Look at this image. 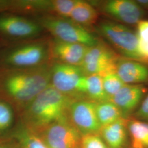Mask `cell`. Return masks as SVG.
<instances>
[{"instance_id": "cell-17", "label": "cell", "mask_w": 148, "mask_h": 148, "mask_svg": "<svg viewBox=\"0 0 148 148\" xmlns=\"http://www.w3.org/2000/svg\"><path fill=\"white\" fill-rule=\"evenodd\" d=\"M84 95L85 98L95 103L110 101L104 88L102 77L97 75H86Z\"/></svg>"}, {"instance_id": "cell-25", "label": "cell", "mask_w": 148, "mask_h": 148, "mask_svg": "<svg viewBox=\"0 0 148 148\" xmlns=\"http://www.w3.org/2000/svg\"><path fill=\"white\" fill-rule=\"evenodd\" d=\"M81 148H108L104 141L97 134H90L82 136Z\"/></svg>"}, {"instance_id": "cell-9", "label": "cell", "mask_w": 148, "mask_h": 148, "mask_svg": "<svg viewBox=\"0 0 148 148\" xmlns=\"http://www.w3.org/2000/svg\"><path fill=\"white\" fill-rule=\"evenodd\" d=\"M68 117L82 136L97 134L101 131V127L96 114L95 103L88 99L73 101L69 107Z\"/></svg>"}, {"instance_id": "cell-1", "label": "cell", "mask_w": 148, "mask_h": 148, "mask_svg": "<svg viewBox=\"0 0 148 148\" xmlns=\"http://www.w3.org/2000/svg\"><path fill=\"white\" fill-rule=\"evenodd\" d=\"M52 64L31 68L0 67V99L20 115L51 84Z\"/></svg>"}, {"instance_id": "cell-16", "label": "cell", "mask_w": 148, "mask_h": 148, "mask_svg": "<svg viewBox=\"0 0 148 148\" xmlns=\"http://www.w3.org/2000/svg\"><path fill=\"white\" fill-rule=\"evenodd\" d=\"M100 13L90 1L77 0L70 19L88 30L94 28L99 21Z\"/></svg>"}, {"instance_id": "cell-12", "label": "cell", "mask_w": 148, "mask_h": 148, "mask_svg": "<svg viewBox=\"0 0 148 148\" xmlns=\"http://www.w3.org/2000/svg\"><path fill=\"white\" fill-rule=\"evenodd\" d=\"M89 47L83 44L64 42L53 38L50 40L53 63L80 66Z\"/></svg>"}, {"instance_id": "cell-19", "label": "cell", "mask_w": 148, "mask_h": 148, "mask_svg": "<svg viewBox=\"0 0 148 148\" xmlns=\"http://www.w3.org/2000/svg\"><path fill=\"white\" fill-rule=\"evenodd\" d=\"M127 128L133 148H148V123L136 119L128 120Z\"/></svg>"}, {"instance_id": "cell-6", "label": "cell", "mask_w": 148, "mask_h": 148, "mask_svg": "<svg viewBox=\"0 0 148 148\" xmlns=\"http://www.w3.org/2000/svg\"><path fill=\"white\" fill-rule=\"evenodd\" d=\"M100 14L123 25H137L144 19L146 11L134 0H107L90 1Z\"/></svg>"}, {"instance_id": "cell-7", "label": "cell", "mask_w": 148, "mask_h": 148, "mask_svg": "<svg viewBox=\"0 0 148 148\" xmlns=\"http://www.w3.org/2000/svg\"><path fill=\"white\" fill-rule=\"evenodd\" d=\"M121 56L103 40L90 47L80 66L86 75H97L103 77L116 73V66Z\"/></svg>"}, {"instance_id": "cell-5", "label": "cell", "mask_w": 148, "mask_h": 148, "mask_svg": "<svg viewBox=\"0 0 148 148\" xmlns=\"http://www.w3.org/2000/svg\"><path fill=\"white\" fill-rule=\"evenodd\" d=\"M36 21L53 38L62 41L80 43L91 47L100 40L92 32L70 19L44 14Z\"/></svg>"}, {"instance_id": "cell-23", "label": "cell", "mask_w": 148, "mask_h": 148, "mask_svg": "<svg viewBox=\"0 0 148 148\" xmlns=\"http://www.w3.org/2000/svg\"><path fill=\"white\" fill-rule=\"evenodd\" d=\"M138 51L141 58L148 64V20L143 19L136 25Z\"/></svg>"}, {"instance_id": "cell-10", "label": "cell", "mask_w": 148, "mask_h": 148, "mask_svg": "<svg viewBox=\"0 0 148 148\" xmlns=\"http://www.w3.org/2000/svg\"><path fill=\"white\" fill-rule=\"evenodd\" d=\"M85 76L81 66L53 63L51 85L64 95L75 99H82L78 92L79 81Z\"/></svg>"}, {"instance_id": "cell-18", "label": "cell", "mask_w": 148, "mask_h": 148, "mask_svg": "<svg viewBox=\"0 0 148 148\" xmlns=\"http://www.w3.org/2000/svg\"><path fill=\"white\" fill-rule=\"evenodd\" d=\"M95 110L101 127L123 118L121 111L110 101L95 103Z\"/></svg>"}, {"instance_id": "cell-22", "label": "cell", "mask_w": 148, "mask_h": 148, "mask_svg": "<svg viewBox=\"0 0 148 148\" xmlns=\"http://www.w3.org/2000/svg\"><path fill=\"white\" fill-rule=\"evenodd\" d=\"M77 0L48 1L47 14L70 19L71 12Z\"/></svg>"}, {"instance_id": "cell-11", "label": "cell", "mask_w": 148, "mask_h": 148, "mask_svg": "<svg viewBox=\"0 0 148 148\" xmlns=\"http://www.w3.org/2000/svg\"><path fill=\"white\" fill-rule=\"evenodd\" d=\"M43 29L37 21L13 14L0 15V34L21 40H32L40 35Z\"/></svg>"}, {"instance_id": "cell-2", "label": "cell", "mask_w": 148, "mask_h": 148, "mask_svg": "<svg viewBox=\"0 0 148 148\" xmlns=\"http://www.w3.org/2000/svg\"><path fill=\"white\" fill-rule=\"evenodd\" d=\"M75 99L62 94L50 84L22 111L21 123L38 134L54 122L68 117L69 107Z\"/></svg>"}, {"instance_id": "cell-27", "label": "cell", "mask_w": 148, "mask_h": 148, "mask_svg": "<svg viewBox=\"0 0 148 148\" xmlns=\"http://www.w3.org/2000/svg\"><path fill=\"white\" fill-rule=\"evenodd\" d=\"M0 148H20L18 143L16 145L13 143L4 142L2 141H0Z\"/></svg>"}, {"instance_id": "cell-15", "label": "cell", "mask_w": 148, "mask_h": 148, "mask_svg": "<svg viewBox=\"0 0 148 148\" xmlns=\"http://www.w3.org/2000/svg\"><path fill=\"white\" fill-rule=\"evenodd\" d=\"M128 119L121 118L101 127V136L109 148H123L127 141Z\"/></svg>"}, {"instance_id": "cell-21", "label": "cell", "mask_w": 148, "mask_h": 148, "mask_svg": "<svg viewBox=\"0 0 148 148\" xmlns=\"http://www.w3.org/2000/svg\"><path fill=\"white\" fill-rule=\"evenodd\" d=\"M16 112L15 109L11 104L0 99V137L8 134L13 129Z\"/></svg>"}, {"instance_id": "cell-24", "label": "cell", "mask_w": 148, "mask_h": 148, "mask_svg": "<svg viewBox=\"0 0 148 148\" xmlns=\"http://www.w3.org/2000/svg\"><path fill=\"white\" fill-rule=\"evenodd\" d=\"M102 79L104 88L109 99L126 85L116 73L107 74L103 76Z\"/></svg>"}, {"instance_id": "cell-28", "label": "cell", "mask_w": 148, "mask_h": 148, "mask_svg": "<svg viewBox=\"0 0 148 148\" xmlns=\"http://www.w3.org/2000/svg\"><path fill=\"white\" fill-rule=\"evenodd\" d=\"M138 4L145 11H148V0H136Z\"/></svg>"}, {"instance_id": "cell-14", "label": "cell", "mask_w": 148, "mask_h": 148, "mask_svg": "<svg viewBox=\"0 0 148 148\" xmlns=\"http://www.w3.org/2000/svg\"><path fill=\"white\" fill-rule=\"evenodd\" d=\"M116 73L126 85H144L148 82V64L120 57Z\"/></svg>"}, {"instance_id": "cell-3", "label": "cell", "mask_w": 148, "mask_h": 148, "mask_svg": "<svg viewBox=\"0 0 148 148\" xmlns=\"http://www.w3.org/2000/svg\"><path fill=\"white\" fill-rule=\"evenodd\" d=\"M50 40L35 38L10 48L0 58V67L31 68L53 63Z\"/></svg>"}, {"instance_id": "cell-20", "label": "cell", "mask_w": 148, "mask_h": 148, "mask_svg": "<svg viewBox=\"0 0 148 148\" xmlns=\"http://www.w3.org/2000/svg\"><path fill=\"white\" fill-rule=\"evenodd\" d=\"M14 134L20 148H48L38 134L28 130L21 122Z\"/></svg>"}, {"instance_id": "cell-8", "label": "cell", "mask_w": 148, "mask_h": 148, "mask_svg": "<svg viewBox=\"0 0 148 148\" xmlns=\"http://www.w3.org/2000/svg\"><path fill=\"white\" fill-rule=\"evenodd\" d=\"M38 134L48 148H81L82 135L69 117L54 122Z\"/></svg>"}, {"instance_id": "cell-13", "label": "cell", "mask_w": 148, "mask_h": 148, "mask_svg": "<svg viewBox=\"0 0 148 148\" xmlns=\"http://www.w3.org/2000/svg\"><path fill=\"white\" fill-rule=\"evenodd\" d=\"M147 90L144 85H126L110 101L119 108L123 118L127 119L137 110Z\"/></svg>"}, {"instance_id": "cell-4", "label": "cell", "mask_w": 148, "mask_h": 148, "mask_svg": "<svg viewBox=\"0 0 148 148\" xmlns=\"http://www.w3.org/2000/svg\"><path fill=\"white\" fill-rule=\"evenodd\" d=\"M93 29L120 56L145 63L138 51L136 32L128 26L103 19L99 20Z\"/></svg>"}, {"instance_id": "cell-26", "label": "cell", "mask_w": 148, "mask_h": 148, "mask_svg": "<svg viewBox=\"0 0 148 148\" xmlns=\"http://www.w3.org/2000/svg\"><path fill=\"white\" fill-rule=\"evenodd\" d=\"M134 119L148 123V95L133 114Z\"/></svg>"}]
</instances>
